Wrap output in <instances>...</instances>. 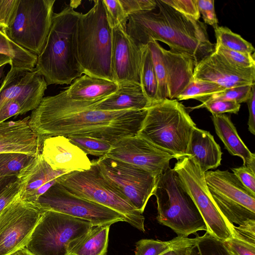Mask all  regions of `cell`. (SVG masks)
<instances>
[{
    "mask_svg": "<svg viewBox=\"0 0 255 255\" xmlns=\"http://www.w3.org/2000/svg\"><path fill=\"white\" fill-rule=\"evenodd\" d=\"M94 102L71 100L64 91L43 97L29 115V126L43 140L58 135L84 136L113 144L122 138L138 134L147 109L100 111L92 107Z\"/></svg>",
    "mask_w": 255,
    "mask_h": 255,
    "instance_id": "6da1fadb",
    "label": "cell"
},
{
    "mask_svg": "<svg viewBox=\"0 0 255 255\" xmlns=\"http://www.w3.org/2000/svg\"><path fill=\"white\" fill-rule=\"evenodd\" d=\"M155 1L157 11L128 15L126 32L137 46H146L152 39L160 41L171 50L191 56L196 65L214 51L204 23L185 16L162 0Z\"/></svg>",
    "mask_w": 255,
    "mask_h": 255,
    "instance_id": "7a4b0ae2",
    "label": "cell"
},
{
    "mask_svg": "<svg viewBox=\"0 0 255 255\" xmlns=\"http://www.w3.org/2000/svg\"><path fill=\"white\" fill-rule=\"evenodd\" d=\"M80 13L70 4L53 14L46 44L37 56L35 67L47 85L71 84L83 74L77 58L75 41Z\"/></svg>",
    "mask_w": 255,
    "mask_h": 255,
    "instance_id": "3957f363",
    "label": "cell"
},
{
    "mask_svg": "<svg viewBox=\"0 0 255 255\" xmlns=\"http://www.w3.org/2000/svg\"><path fill=\"white\" fill-rule=\"evenodd\" d=\"M86 13H80L75 35L77 58L83 74L113 81L111 68L113 29L103 0H94Z\"/></svg>",
    "mask_w": 255,
    "mask_h": 255,
    "instance_id": "277c9868",
    "label": "cell"
},
{
    "mask_svg": "<svg viewBox=\"0 0 255 255\" xmlns=\"http://www.w3.org/2000/svg\"><path fill=\"white\" fill-rule=\"evenodd\" d=\"M196 127L181 103L176 99H164L147 109L138 135L177 159L187 156L191 133Z\"/></svg>",
    "mask_w": 255,
    "mask_h": 255,
    "instance_id": "5b68a950",
    "label": "cell"
},
{
    "mask_svg": "<svg viewBox=\"0 0 255 255\" xmlns=\"http://www.w3.org/2000/svg\"><path fill=\"white\" fill-rule=\"evenodd\" d=\"M153 195L157 205V221L177 236L188 237L198 231H207L204 220L173 168L169 167L159 176Z\"/></svg>",
    "mask_w": 255,
    "mask_h": 255,
    "instance_id": "8992f818",
    "label": "cell"
},
{
    "mask_svg": "<svg viewBox=\"0 0 255 255\" xmlns=\"http://www.w3.org/2000/svg\"><path fill=\"white\" fill-rule=\"evenodd\" d=\"M58 182L72 193L110 208L123 215L126 222L145 232V218L103 175L95 161L90 168L59 177Z\"/></svg>",
    "mask_w": 255,
    "mask_h": 255,
    "instance_id": "52a82bcc",
    "label": "cell"
},
{
    "mask_svg": "<svg viewBox=\"0 0 255 255\" xmlns=\"http://www.w3.org/2000/svg\"><path fill=\"white\" fill-rule=\"evenodd\" d=\"M93 225L89 221L52 210H45L26 246L36 255H68Z\"/></svg>",
    "mask_w": 255,
    "mask_h": 255,
    "instance_id": "ba28073f",
    "label": "cell"
},
{
    "mask_svg": "<svg viewBox=\"0 0 255 255\" xmlns=\"http://www.w3.org/2000/svg\"><path fill=\"white\" fill-rule=\"evenodd\" d=\"M177 160L173 169L204 220L206 232L223 242L234 238L235 225L227 221L214 204L206 183L205 173L189 156Z\"/></svg>",
    "mask_w": 255,
    "mask_h": 255,
    "instance_id": "9c48e42d",
    "label": "cell"
},
{
    "mask_svg": "<svg viewBox=\"0 0 255 255\" xmlns=\"http://www.w3.org/2000/svg\"><path fill=\"white\" fill-rule=\"evenodd\" d=\"M206 183L216 206L232 225L255 221V194L228 170L205 172Z\"/></svg>",
    "mask_w": 255,
    "mask_h": 255,
    "instance_id": "30bf717a",
    "label": "cell"
},
{
    "mask_svg": "<svg viewBox=\"0 0 255 255\" xmlns=\"http://www.w3.org/2000/svg\"><path fill=\"white\" fill-rule=\"evenodd\" d=\"M55 0H19L15 18L5 31L15 43L38 56L50 30Z\"/></svg>",
    "mask_w": 255,
    "mask_h": 255,
    "instance_id": "8fae6325",
    "label": "cell"
},
{
    "mask_svg": "<svg viewBox=\"0 0 255 255\" xmlns=\"http://www.w3.org/2000/svg\"><path fill=\"white\" fill-rule=\"evenodd\" d=\"M95 162L105 178L143 214L153 195L159 176L106 156Z\"/></svg>",
    "mask_w": 255,
    "mask_h": 255,
    "instance_id": "7c38bea8",
    "label": "cell"
},
{
    "mask_svg": "<svg viewBox=\"0 0 255 255\" xmlns=\"http://www.w3.org/2000/svg\"><path fill=\"white\" fill-rule=\"evenodd\" d=\"M45 210L18 192L0 213V255H9L28 243Z\"/></svg>",
    "mask_w": 255,
    "mask_h": 255,
    "instance_id": "4fadbf2b",
    "label": "cell"
},
{
    "mask_svg": "<svg viewBox=\"0 0 255 255\" xmlns=\"http://www.w3.org/2000/svg\"><path fill=\"white\" fill-rule=\"evenodd\" d=\"M147 45L157 80L159 101L176 99L193 79L194 59L186 53L166 50L154 40Z\"/></svg>",
    "mask_w": 255,
    "mask_h": 255,
    "instance_id": "5bb4252c",
    "label": "cell"
},
{
    "mask_svg": "<svg viewBox=\"0 0 255 255\" xmlns=\"http://www.w3.org/2000/svg\"><path fill=\"white\" fill-rule=\"evenodd\" d=\"M45 210H52L87 220L93 226L112 225L126 222L117 212L69 191L57 182L38 199Z\"/></svg>",
    "mask_w": 255,
    "mask_h": 255,
    "instance_id": "9a60e30c",
    "label": "cell"
},
{
    "mask_svg": "<svg viewBox=\"0 0 255 255\" xmlns=\"http://www.w3.org/2000/svg\"><path fill=\"white\" fill-rule=\"evenodd\" d=\"M105 156L131 164L156 176L167 169L171 159H177L175 155L158 148L138 134L116 141Z\"/></svg>",
    "mask_w": 255,
    "mask_h": 255,
    "instance_id": "2e32d148",
    "label": "cell"
},
{
    "mask_svg": "<svg viewBox=\"0 0 255 255\" xmlns=\"http://www.w3.org/2000/svg\"><path fill=\"white\" fill-rule=\"evenodd\" d=\"M47 86L35 68L19 71L10 67L0 86V109L8 101L18 100L26 113L32 111L40 103Z\"/></svg>",
    "mask_w": 255,
    "mask_h": 255,
    "instance_id": "e0dca14e",
    "label": "cell"
},
{
    "mask_svg": "<svg viewBox=\"0 0 255 255\" xmlns=\"http://www.w3.org/2000/svg\"><path fill=\"white\" fill-rule=\"evenodd\" d=\"M137 46L125 30L113 29L111 68L113 81L117 84L140 85V74L143 49Z\"/></svg>",
    "mask_w": 255,
    "mask_h": 255,
    "instance_id": "ac0fdd59",
    "label": "cell"
},
{
    "mask_svg": "<svg viewBox=\"0 0 255 255\" xmlns=\"http://www.w3.org/2000/svg\"><path fill=\"white\" fill-rule=\"evenodd\" d=\"M193 78L214 83L225 89L253 85L255 84V68H236L213 51L196 64Z\"/></svg>",
    "mask_w": 255,
    "mask_h": 255,
    "instance_id": "d6986e66",
    "label": "cell"
},
{
    "mask_svg": "<svg viewBox=\"0 0 255 255\" xmlns=\"http://www.w3.org/2000/svg\"><path fill=\"white\" fill-rule=\"evenodd\" d=\"M68 173L52 169L39 153L16 176L18 193L22 199L36 202L40 197L58 182L60 176Z\"/></svg>",
    "mask_w": 255,
    "mask_h": 255,
    "instance_id": "ffe728a7",
    "label": "cell"
},
{
    "mask_svg": "<svg viewBox=\"0 0 255 255\" xmlns=\"http://www.w3.org/2000/svg\"><path fill=\"white\" fill-rule=\"evenodd\" d=\"M41 153L45 161L54 170L68 173L83 171L89 169L92 163L85 153L64 136L45 138Z\"/></svg>",
    "mask_w": 255,
    "mask_h": 255,
    "instance_id": "44dd1931",
    "label": "cell"
},
{
    "mask_svg": "<svg viewBox=\"0 0 255 255\" xmlns=\"http://www.w3.org/2000/svg\"><path fill=\"white\" fill-rule=\"evenodd\" d=\"M30 116L0 124V153H18L35 156L41 153L43 140L32 130Z\"/></svg>",
    "mask_w": 255,
    "mask_h": 255,
    "instance_id": "7402d4cb",
    "label": "cell"
},
{
    "mask_svg": "<svg viewBox=\"0 0 255 255\" xmlns=\"http://www.w3.org/2000/svg\"><path fill=\"white\" fill-rule=\"evenodd\" d=\"M118 84L117 91L104 100L91 105L96 110L104 111L142 110L152 104L140 85L130 83Z\"/></svg>",
    "mask_w": 255,
    "mask_h": 255,
    "instance_id": "603a6c76",
    "label": "cell"
},
{
    "mask_svg": "<svg viewBox=\"0 0 255 255\" xmlns=\"http://www.w3.org/2000/svg\"><path fill=\"white\" fill-rule=\"evenodd\" d=\"M222 152L209 131L195 128L190 137L187 156L192 158L204 173L220 165Z\"/></svg>",
    "mask_w": 255,
    "mask_h": 255,
    "instance_id": "cb8c5ba5",
    "label": "cell"
},
{
    "mask_svg": "<svg viewBox=\"0 0 255 255\" xmlns=\"http://www.w3.org/2000/svg\"><path fill=\"white\" fill-rule=\"evenodd\" d=\"M118 84L114 81L96 78L84 74L76 78L63 90L71 100L77 101H100L114 93Z\"/></svg>",
    "mask_w": 255,
    "mask_h": 255,
    "instance_id": "d4e9b609",
    "label": "cell"
},
{
    "mask_svg": "<svg viewBox=\"0 0 255 255\" xmlns=\"http://www.w3.org/2000/svg\"><path fill=\"white\" fill-rule=\"evenodd\" d=\"M216 134L224 144L225 148L233 156L243 160V165L255 170V154L250 151L240 138L230 117L226 114L211 117Z\"/></svg>",
    "mask_w": 255,
    "mask_h": 255,
    "instance_id": "484cf974",
    "label": "cell"
},
{
    "mask_svg": "<svg viewBox=\"0 0 255 255\" xmlns=\"http://www.w3.org/2000/svg\"><path fill=\"white\" fill-rule=\"evenodd\" d=\"M110 226H93L77 241L68 255H106Z\"/></svg>",
    "mask_w": 255,
    "mask_h": 255,
    "instance_id": "4316f807",
    "label": "cell"
},
{
    "mask_svg": "<svg viewBox=\"0 0 255 255\" xmlns=\"http://www.w3.org/2000/svg\"><path fill=\"white\" fill-rule=\"evenodd\" d=\"M0 54L9 57L10 67L19 71H31L35 67L37 56L13 41L0 26Z\"/></svg>",
    "mask_w": 255,
    "mask_h": 255,
    "instance_id": "83f0119b",
    "label": "cell"
},
{
    "mask_svg": "<svg viewBox=\"0 0 255 255\" xmlns=\"http://www.w3.org/2000/svg\"><path fill=\"white\" fill-rule=\"evenodd\" d=\"M196 238L177 236L167 241L141 239L136 243L135 255H160L178 247L194 243Z\"/></svg>",
    "mask_w": 255,
    "mask_h": 255,
    "instance_id": "f1b7e54d",
    "label": "cell"
},
{
    "mask_svg": "<svg viewBox=\"0 0 255 255\" xmlns=\"http://www.w3.org/2000/svg\"><path fill=\"white\" fill-rule=\"evenodd\" d=\"M140 85L152 104L160 101L157 80L148 45L143 49L140 74Z\"/></svg>",
    "mask_w": 255,
    "mask_h": 255,
    "instance_id": "f546056e",
    "label": "cell"
},
{
    "mask_svg": "<svg viewBox=\"0 0 255 255\" xmlns=\"http://www.w3.org/2000/svg\"><path fill=\"white\" fill-rule=\"evenodd\" d=\"M214 31L216 44L226 49L245 54L255 53V48L250 42L233 32L228 27L218 26Z\"/></svg>",
    "mask_w": 255,
    "mask_h": 255,
    "instance_id": "4dcf8cb0",
    "label": "cell"
},
{
    "mask_svg": "<svg viewBox=\"0 0 255 255\" xmlns=\"http://www.w3.org/2000/svg\"><path fill=\"white\" fill-rule=\"evenodd\" d=\"M33 157L18 153H0V178L16 177Z\"/></svg>",
    "mask_w": 255,
    "mask_h": 255,
    "instance_id": "1f68e13d",
    "label": "cell"
},
{
    "mask_svg": "<svg viewBox=\"0 0 255 255\" xmlns=\"http://www.w3.org/2000/svg\"><path fill=\"white\" fill-rule=\"evenodd\" d=\"M254 85L226 89L219 92L200 97L196 100L201 102L202 104L213 101L222 100L233 101L240 104L247 102L251 96Z\"/></svg>",
    "mask_w": 255,
    "mask_h": 255,
    "instance_id": "d6a6232c",
    "label": "cell"
},
{
    "mask_svg": "<svg viewBox=\"0 0 255 255\" xmlns=\"http://www.w3.org/2000/svg\"><path fill=\"white\" fill-rule=\"evenodd\" d=\"M225 90L219 85L209 81L192 79L176 98L177 101L197 99Z\"/></svg>",
    "mask_w": 255,
    "mask_h": 255,
    "instance_id": "836d02e7",
    "label": "cell"
},
{
    "mask_svg": "<svg viewBox=\"0 0 255 255\" xmlns=\"http://www.w3.org/2000/svg\"><path fill=\"white\" fill-rule=\"evenodd\" d=\"M68 138L71 142L87 155L101 157L105 156L112 147V143L95 138L84 136H70Z\"/></svg>",
    "mask_w": 255,
    "mask_h": 255,
    "instance_id": "e575fe53",
    "label": "cell"
},
{
    "mask_svg": "<svg viewBox=\"0 0 255 255\" xmlns=\"http://www.w3.org/2000/svg\"><path fill=\"white\" fill-rule=\"evenodd\" d=\"M214 51L236 68L246 70L255 68V53L252 55L243 54L226 49L216 43Z\"/></svg>",
    "mask_w": 255,
    "mask_h": 255,
    "instance_id": "d590c367",
    "label": "cell"
},
{
    "mask_svg": "<svg viewBox=\"0 0 255 255\" xmlns=\"http://www.w3.org/2000/svg\"><path fill=\"white\" fill-rule=\"evenodd\" d=\"M195 245L199 255H230L224 243L207 232L196 237Z\"/></svg>",
    "mask_w": 255,
    "mask_h": 255,
    "instance_id": "8d00e7d4",
    "label": "cell"
},
{
    "mask_svg": "<svg viewBox=\"0 0 255 255\" xmlns=\"http://www.w3.org/2000/svg\"><path fill=\"white\" fill-rule=\"evenodd\" d=\"M223 243L230 255H255V238L236 232L234 238Z\"/></svg>",
    "mask_w": 255,
    "mask_h": 255,
    "instance_id": "74e56055",
    "label": "cell"
},
{
    "mask_svg": "<svg viewBox=\"0 0 255 255\" xmlns=\"http://www.w3.org/2000/svg\"><path fill=\"white\" fill-rule=\"evenodd\" d=\"M107 18L112 28L120 27L126 31L128 15L124 10L120 0H103Z\"/></svg>",
    "mask_w": 255,
    "mask_h": 255,
    "instance_id": "f35d334b",
    "label": "cell"
},
{
    "mask_svg": "<svg viewBox=\"0 0 255 255\" xmlns=\"http://www.w3.org/2000/svg\"><path fill=\"white\" fill-rule=\"evenodd\" d=\"M180 14L191 19L198 21L201 15L195 0H162Z\"/></svg>",
    "mask_w": 255,
    "mask_h": 255,
    "instance_id": "ab89813d",
    "label": "cell"
},
{
    "mask_svg": "<svg viewBox=\"0 0 255 255\" xmlns=\"http://www.w3.org/2000/svg\"><path fill=\"white\" fill-rule=\"evenodd\" d=\"M241 105L233 101L217 100L201 104L192 109L206 108L212 115L223 114L225 113L237 114Z\"/></svg>",
    "mask_w": 255,
    "mask_h": 255,
    "instance_id": "60d3db41",
    "label": "cell"
},
{
    "mask_svg": "<svg viewBox=\"0 0 255 255\" xmlns=\"http://www.w3.org/2000/svg\"><path fill=\"white\" fill-rule=\"evenodd\" d=\"M19 0H0V26L5 31L15 18Z\"/></svg>",
    "mask_w": 255,
    "mask_h": 255,
    "instance_id": "b9f144b4",
    "label": "cell"
},
{
    "mask_svg": "<svg viewBox=\"0 0 255 255\" xmlns=\"http://www.w3.org/2000/svg\"><path fill=\"white\" fill-rule=\"evenodd\" d=\"M198 9L202 15L204 23L212 26L214 29L218 25V20L214 8V0H195Z\"/></svg>",
    "mask_w": 255,
    "mask_h": 255,
    "instance_id": "7bdbcfd3",
    "label": "cell"
},
{
    "mask_svg": "<svg viewBox=\"0 0 255 255\" xmlns=\"http://www.w3.org/2000/svg\"><path fill=\"white\" fill-rule=\"evenodd\" d=\"M120 1L128 15L139 11L153 10L156 7L155 0H120Z\"/></svg>",
    "mask_w": 255,
    "mask_h": 255,
    "instance_id": "ee69618b",
    "label": "cell"
},
{
    "mask_svg": "<svg viewBox=\"0 0 255 255\" xmlns=\"http://www.w3.org/2000/svg\"><path fill=\"white\" fill-rule=\"evenodd\" d=\"M231 169L241 183L251 192L255 194V170L244 165Z\"/></svg>",
    "mask_w": 255,
    "mask_h": 255,
    "instance_id": "f6af8a7d",
    "label": "cell"
},
{
    "mask_svg": "<svg viewBox=\"0 0 255 255\" xmlns=\"http://www.w3.org/2000/svg\"><path fill=\"white\" fill-rule=\"evenodd\" d=\"M25 113L22 104L19 101H8L0 109V124L12 117H16Z\"/></svg>",
    "mask_w": 255,
    "mask_h": 255,
    "instance_id": "bcb514c9",
    "label": "cell"
},
{
    "mask_svg": "<svg viewBox=\"0 0 255 255\" xmlns=\"http://www.w3.org/2000/svg\"><path fill=\"white\" fill-rule=\"evenodd\" d=\"M18 190L19 184L15 178L0 191V213L18 193Z\"/></svg>",
    "mask_w": 255,
    "mask_h": 255,
    "instance_id": "7dc6e473",
    "label": "cell"
},
{
    "mask_svg": "<svg viewBox=\"0 0 255 255\" xmlns=\"http://www.w3.org/2000/svg\"><path fill=\"white\" fill-rule=\"evenodd\" d=\"M255 84L252 87L251 96L247 103L249 116L248 123V129L251 133L255 134Z\"/></svg>",
    "mask_w": 255,
    "mask_h": 255,
    "instance_id": "c3c4849f",
    "label": "cell"
},
{
    "mask_svg": "<svg viewBox=\"0 0 255 255\" xmlns=\"http://www.w3.org/2000/svg\"><path fill=\"white\" fill-rule=\"evenodd\" d=\"M195 243L196 242L178 247L160 255H190L191 248Z\"/></svg>",
    "mask_w": 255,
    "mask_h": 255,
    "instance_id": "681fc988",
    "label": "cell"
},
{
    "mask_svg": "<svg viewBox=\"0 0 255 255\" xmlns=\"http://www.w3.org/2000/svg\"><path fill=\"white\" fill-rule=\"evenodd\" d=\"M9 255H36L31 251H30L26 247H24L21 248L12 253L9 254Z\"/></svg>",
    "mask_w": 255,
    "mask_h": 255,
    "instance_id": "f907efd6",
    "label": "cell"
},
{
    "mask_svg": "<svg viewBox=\"0 0 255 255\" xmlns=\"http://www.w3.org/2000/svg\"><path fill=\"white\" fill-rule=\"evenodd\" d=\"M6 64H9L10 66L11 65V61L10 58L7 56L0 54V68Z\"/></svg>",
    "mask_w": 255,
    "mask_h": 255,
    "instance_id": "816d5d0a",
    "label": "cell"
},
{
    "mask_svg": "<svg viewBox=\"0 0 255 255\" xmlns=\"http://www.w3.org/2000/svg\"><path fill=\"white\" fill-rule=\"evenodd\" d=\"M16 177L13 178H0V191L11 180L15 178Z\"/></svg>",
    "mask_w": 255,
    "mask_h": 255,
    "instance_id": "f5cc1de1",
    "label": "cell"
},
{
    "mask_svg": "<svg viewBox=\"0 0 255 255\" xmlns=\"http://www.w3.org/2000/svg\"><path fill=\"white\" fill-rule=\"evenodd\" d=\"M190 255H199L198 250L195 245L193 246L191 248Z\"/></svg>",
    "mask_w": 255,
    "mask_h": 255,
    "instance_id": "db71d44e",
    "label": "cell"
},
{
    "mask_svg": "<svg viewBox=\"0 0 255 255\" xmlns=\"http://www.w3.org/2000/svg\"><path fill=\"white\" fill-rule=\"evenodd\" d=\"M4 66H3L0 68V84L1 83V82L3 80V79L4 78L3 77H4Z\"/></svg>",
    "mask_w": 255,
    "mask_h": 255,
    "instance_id": "11a10c76",
    "label": "cell"
}]
</instances>
